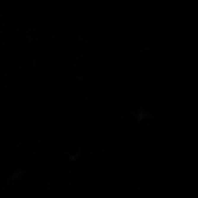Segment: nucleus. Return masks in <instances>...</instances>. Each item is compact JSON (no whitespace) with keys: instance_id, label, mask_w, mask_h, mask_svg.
Wrapping results in <instances>:
<instances>
[]
</instances>
